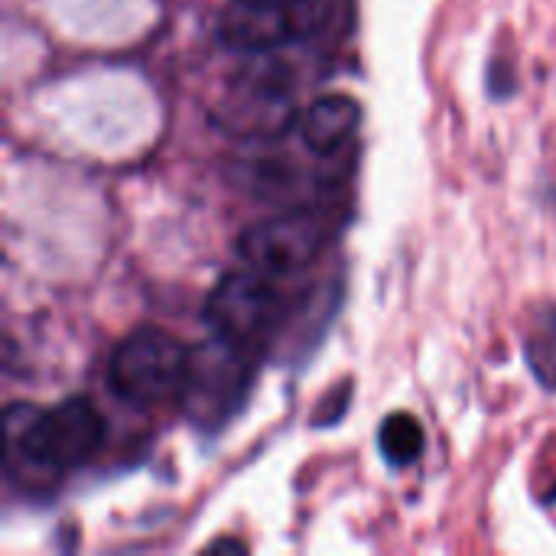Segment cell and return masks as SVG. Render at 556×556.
<instances>
[{"label":"cell","instance_id":"obj_1","mask_svg":"<svg viewBox=\"0 0 556 556\" xmlns=\"http://www.w3.org/2000/svg\"><path fill=\"white\" fill-rule=\"evenodd\" d=\"M3 427L10 453L49 472L85 466L104 440V417L88 397H68L52 410L13 404L3 417Z\"/></svg>","mask_w":556,"mask_h":556},{"label":"cell","instance_id":"obj_2","mask_svg":"<svg viewBox=\"0 0 556 556\" xmlns=\"http://www.w3.org/2000/svg\"><path fill=\"white\" fill-rule=\"evenodd\" d=\"M254 384V345L212 336L189 355L179 407L186 420L205 433H218L241 414Z\"/></svg>","mask_w":556,"mask_h":556},{"label":"cell","instance_id":"obj_3","mask_svg":"<svg viewBox=\"0 0 556 556\" xmlns=\"http://www.w3.org/2000/svg\"><path fill=\"white\" fill-rule=\"evenodd\" d=\"M189 355L192 349H186L176 336L156 326H140L111 352L108 384L121 401L134 407H163L179 401Z\"/></svg>","mask_w":556,"mask_h":556},{"label":"cell","instance_id":"obj_4","mask_svg":"<svg viewBox=\"0 0 556 556\" xmlns=\"http://www.w3.org/2000/svg\"><path fill=\"white\" fill-rule=\"evenodd\" d=\"M329 10L332 0H228L215 33L218 42L235 52L267 55L293 39L313 36Z\"/></svg>","mask_w":556,"mask_h":556},{"label":"cell","instance_id":"obj_5","mask_svg":"<svg viewBox=\"0 0 556 556\" xmlns=\"http://www.w3.org/2000/svg\"><path fill=\"white\" fill-rule=\"evenodd\" d=\"M329 244V225L313 208H293L248 225L238 238V254L254 270L270 277L309 267Z\"/></svg>","mask_w":556,"mask_h":556},{"label":"cell","instance_id":"obj_6","mask_svg":"<svg viewBox=\"0 0 556 556\" xmlns=\"http://www.w3.org/2000/svg\"><path fill=\"white\" fill-rule=\"evenodd\" d=\"M267 277L270 274L264 270H231L212 287L205 300V323L215 336L257 349L283 309V296Z\"/></svg>","mask_w":556,"mask_h":556},{"label":"cell","instance_id":"obj_7","mask_svg":"<svg viewBox=\"0 0 556 556\" xmlns=\"http://www.w3.org/2000/svg\"><path fill=\"white\" fill-rule=\"evenodd\" d=\"M215 121L238 137H280L293 124V91L280 65H248L228 88Z\"/></svg>","mask_w":556,"mask_h":556},{"label":"cell","instance_id":"obj_8","mask_svg":"<svg viewBox=\"0 0 556 556\" xmlns=\"http://www.w3.org/2000/svg\"><path fill=\"white\" fill-rule=\"evenodd\" d=\"M362 124V108L355 98L349 94H323L316 98L303 121H300V130H303V143L319 153V156H329L336 153Z\"/></svg>","mask_w":556,"mask_h":556},{"label":"cell","instance_id":"obj_9","mask_svg":"<svg viewBox=\"0 0 556 556\" xmlns=\"http://www.w3.org/2000/svg\"><path fill=\"white\" fill-rule=\"evenodd\" d=\"M424 443H427V440H424V427H420V420H417L414 414L397 410V414H391V417L381 420L378 450H381V456H384L391 466L404 469V466L417 463V459L424 456Z\"/></svg>","mask_w":556,"mask_h":556},{"label":"cell","instance_id":"obj_10","mask_svg":"<svg viewBox=\"0 0 556 556\" xmlns=\"http://www.w3.org/2000/svg\"><path fill=\"white\" fill-rule=\"evenodd\" d=\"M349 397H352V381H345L342 388L329 391L319 404V410L313 414V424L316 427H332L345 410H349Z\"/></svg>","mask_w":556,"mask_h":556},{"label":"cell","instance_id":"obj_11","mask_svg":"<svg viewBox=\"0 0 556 556\" xmlns=\"http://www.w3.org/2000/svg\"><path fill=\"white\" fill-rule=\"evenodd\" d=\"M215 551H241V554H244L248 547H244L241 541H231V538H222V541H215V544H208V554H215Z\"/></svg>","mask_w":556,"mask_h":556},{"label":"cell","instance_id":"obj_12","mask_svg":"<svg viewBox=\"0 0 556 556\" xmlns=\"http://www.w3.org/2000/svg\"><path fill=\"white\" fill-rule=\"evenodd\" d=\"M551 326H554V336H556V306L551 309Z\"/></svg>","mask_w":556,"mask_h":556}]
</instances>
